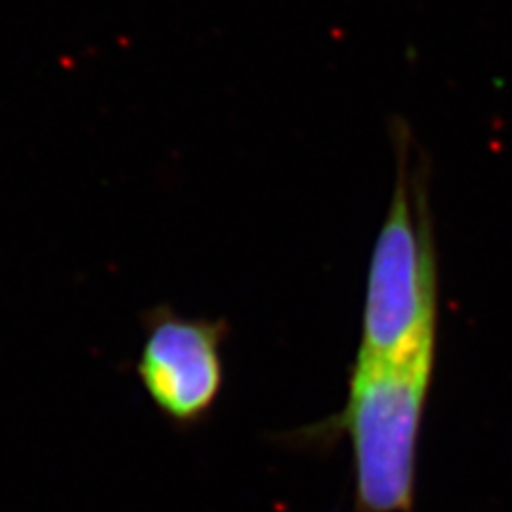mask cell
<instances>
[{"mask_svg":"<svg viewBox=\"0 0 512 512\" xmlns=\"http://www.w3.org/2000/svg\"><path fill=\"white\" fill-rule=\"evenodd\" d=\"M395 188L365 280L355 363H406L438 348L440 274L427 173L397 135Z\"/></svg>","mask_w":512,"mask_h":512,"instance_id":"6da1fadb","label":"cell"},{"mask_svg":"<svg viewBox=\"0 0 512 512\" xmlns=\"http://www.w3.org/2000/svg\"><path fill=\"white\" fill-rule=\"evenodd\" d=\"M436 352L406 363H355L342 412L325 431L348 436L352 512H414L419 442Z\"/></svg>","mask_w":512,"mask_h":512,"instance_id":"7a4b0ae2","label":"cell"},{"mask_svg":"<svg viewBox=\"0 0 512 512\" xmlns=\"http://www.w3.org/2000/svg\"><path fill=\"white\" fill-rule=\"evenodd\" d=\"M222 320L190 318L169 306L143 316L137 380L154 410L180 429L203 423L224 387Z\"/></svg>","mask_w":512,"mask_h":512,"instance_id":"3957f363","label":"cell"}]
</instances>
